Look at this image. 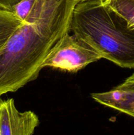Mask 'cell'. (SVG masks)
Wrapping results in <instances>:
<instances>
[{
    "instance_id": "obj_1",
    "label": "cell",
    "mask_w": 134,
    "mask_h": 135,
    "mask_svg": "<svg viewBox=\"0 0 134 135\" xmlns=\"http://www.w3.org/2000/svg\"><path fill=\"white\" fill-rule=\"evenodd\" d=\"M78 0H35L0 51V97L38 78L53 46L69 32Z\"/></svg>"
},
{
    "instance_id": "obj_2",
    "label": "cell",
    "mask_w": 134,
    "mask_h": 135,
    "mask_svg": "<svg viewBox=\"0 0 134 135\" xmlns=\"http://www.w3.org/2000/svg\"><path fill=\"white\" fill-rule=\"evenodd\" d=\"M70 30L102 57L122 68H134V28L100 0L78 2Z\"/></svg>"
},
{
    "instance_id": "obj_3",
    "label": "cell",
    "mask_w": 134,
    "mask_h": 135,
    "mask_svg": "<svg viewBox=\"0 0 134 135\" xmlns=\"http://www.w3.org/2000/svg\"><path fill=\"white\" fill-rule=\"evenodd\" d=\"M102 58L91 45L67 32L53 46L42 64V69L51 67L74 73Z\"/></svg>"
},
{
    "instance_id": "obj_4",
    "label": "cell",
    "mask_w": 134,
    "mask_h": 135,
    "mask_svg": "<svg viewBox=\"0 0 134 135\" xmlns=\"http://www.w3.org/2000/svg\"><path fill=\"white\" fill-rule=\"evenodd\" d=\"M39 125L34 112H20L13 98L0 100V135H32Z\"/></svg>"
},
{
    "instance_id": "obj_5",
    "label": "cell",
    "mask_w": 134,
    "mask_h": 135,
    "mask_svg": "<svg viewBox=\"0 0 134 135\" xmlns=\"http://www.w3.org/2000/svg\"><path fill=\"white\" fill-rule=\"evenodd\" d=\"M91 97L100 104L134 117V83L125 80L111 90L93 93Z\"/></svg>"
},
{
    "instance_id": "obj_6",
    "label": "cell",
    "mask_w": 134,
    "mask_h": 135,
    "mask_svg": "<svg viewBox=\"0 0 134 135\" xmlns=\"http://www.w3.org/2000/svg\"><path fill=\"white\" fill-rule=\"evenodd\" d=\"M22 22L11 11L0 9V51Z\"/></svg>"
},
{
    "instance_id": "obj_7",
    "label": "cell",
    "mask_w": 134,
    "mask_h": 135,
    "mask_svg": "<svg viewBox=\"0 0 134 135\" xmlns=\"http://www.w3.org/2000/svg\"><path fill=\"white\" fill-rule=\"evenodd\" d=\"M104 3L123 17L134 28V0H105Z\"/></svg>"
},
{
    "instance_id": "obj_8",
    "label": "cell",
    "mask_w": 134,
    "mask_h": 135,
    "mask_svg": "<svg viewBox=\"0 0 134 135\" xmlns=\"http://www.w3.org/2000/svg\"><path fill=\"white\" fill-rule=\"evenodd\" d=\"M21 0H0V9L13 11L14 7Z\"/></svg>"
},
{
    "instance_id": "obj_9",
    "label": "cell",
    "mask_w": 134,
    "mask_h": 135,
    "mask_svg": "<svg viewBox=\"0 0 134 135\" xmlns=\"http://www.w3.org/2000/svg\"><path fill=\"white\" fill-rule=\"evenodd\" d=\"M126 80L129 82H132V83H134V73L131 75L130 76H129L128 78L126 79Z\"/></svg>"
},
{
    "instance_id": "obj_10",
    "label": "cell",
    "mask_w": 134,
    "mask_h": 135,
    "mask_svg": "<svg viewBox=\"0 0 134 135\" xmlns=\"http://www.w3.org/2000/svg\"><path fill=\"white\" fill-rule=\"evenodd\" d=\"M78 2H80V1H88V0H78ZM100 1H102V2H104L105 0H100Z\"/></svg>"
}]
</instances>
